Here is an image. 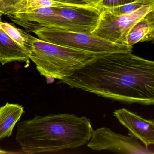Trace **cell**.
<instances>
[{
	"label": "cell",
	"mask_w": 154,
	"mask_h": 154,
	"mask_svg": "<svg viewBox=\"0 0 154 154\" xmlns=\"http://www.w3.org/2000/svg\"><path fill=\"white\" fill-rule=\"evenodd\" d=\"M66 4H72L82 7H91L100 10L103 0H54Z\"/></svg>",
	"instance_id": "13"
},
{
	"label": "cell",
	"mask_w": 154,
	"mask_h": 154,
	"mask_svg": "<svg viewBox=\"0 0 154 154\" xmlns=\"http://www.w3.org/2000/svg\"><path fill=\"white\" fill-rule=\"evenodd\" d=\"M29 51L11 38L0 28V63L5 65L14 62H29Z\"/></svg>",
	"instance_id": "8"
},
{
	"label": "cell",
	"mask_w": 154,
	"mask_h": 154,
	"mask_svg": "<svg viewBox=\"0 0 154 154\" xmlns=\"http://www.w3.org/2000/svg\"><path fill=\"white\" fill-rule=\"evenodd\" d=\"M114 117L128 129V135L140 140L147 148L154 144V122L122 108L113 112Z\"/></svg>",
	"instance_id": "7"
},
{
	"label": "cell",
	"mask_w": 154,
	"mask_h": 154,
	"mask_svg": "<svg viewBox=\"0 0 154 154\" xmlns=\"http://www.w3.org/2000/svg\"><path fill=\"white\" fill-rule=\"evenodd\" d=\"M24 112V107L18 104L7 102L0 107V140L12 135L14 127Z\"/></svg>",
	"instance_id": "9"
},
{
	"label": "cell",
	"mask_w": 154,
	"mask_h": 154,
	"mask_svg": "<svg viewBox=\"0 0 154 154\" xmlns=\"http://www.w3.org/2000/svg\"><path fill=\"white\" fill-rule=\"evenodd\" d=\"M136 1H137V0H122V5L133 2Z\"/></svg>",
	"instance_id": "15"
},
{
	"label": "cell",
	"mask_w": 154,
	"mask_h": 154,
	"mask_svg": "<svg viewBox=\"0 0 154 154\" xmlns=\"http://www.w3.org/2000/svg\"><path fill=\"white\" fill-rule=\"evenodd\" d=\"M60 81L112 100L154 103V62L132 52L100 55Z\"/></svg>",
	"instance_id": "1"
},
{
	"label": "cell",
	"mask_w": 154,
	"mask_h": 154,
	"mask_svg": "<svg viewBox=\"0 0 154 154\" xmlns=\"http://www.w3.org/2000/svg\"><path fill=\"white\" fill-rule=\"evenodd\" d=\"M0 28H1L13 40L26 47V44L28 34L22 29L17 28L12 24L2 22L1 20Z\"/></svg>",
	"instance_id": "12"
},
{
	"label": "cell",
	"mask_w": 154,
	"mask_h": 154,
	"mask_svg": "<svg viewBox=\"0 0 154 154\" xmlns=\"http://www.w3.org/2000/svg\"><path fill=\"white\" fill-rule=\"evenodd\" d=\"M94 131L85 116L68 113L35 115L19 122L16 139L26 154L50 153L85 145Z\"/></svg>",
	"instance_id": "2"
},
{
	"label": "cell",
	"mask_w": 154,
	"mask_h": 154,
	"mask_svg": "<svg viewBox=\"0 0 154 154\" xmlns=\"http://www.w3.org/2000/svg\"><path fill=\"white\" fill-rule=\"evenodd\" d=\"M32 32L43 41L97 54L132 51L133 47L116 45L92 34L49 26L38 28Z\"/></svg>",
	"instance_id": "4"
},
{
	"label": "cell",
	"mask_w": 154,
	"mask_h": 154,
	"mask_svg": "<svg viewBox=\"0 0 154 154\" xmlns=\"http://www.w3.org/2000/svg\"><path fill=\"white\" fill-rule=\"evenodd\" d=\"M152 4H154V0H137L114 8H101L106 10L113 15H121L131 13L143 6Z\"/></svg>",
	"instance_id": "11"
},
{
	"label": "cell",
	"mask_w": 154,
	"mask_h": 154,
	"mask_svg": "<svg viewBox=\"0 0 154 154\" xmlns=\"http://www.w3.org/2000/svg\"><path fill=\"white\" fill-rule=\"evenodd\" d=\"M26 46L37 70L47 79L61 80L100 55L51 44L29 34Z\"/></svg>",
	"instance_id": "3"
},
{
	"label": "cell",
	"mask_w": 154,
	"mask_h": 154,
	"mask_svg": "<svg viewBox=\"0 0 154 154\" xmlns=\"http://www.w3.org/2000/svg\"><path fill=\"white\" fill-rule=\"evenodd\" d=\"M154 38V11L147 14L131 29L128 45L133 47L139 42L153 41Z\"/></svg>",
	"instance_id": "10"
},
{
	"label": "cell",
	"mask_w": 154,
	"mask_h": 154,
	"mask_svg": "<svg viewBox=\"0 0 154 154\" xmlns=\"http://www.w3.org/2000/svg\"><path fill=\"white\" fill-rule=\"evenodd\" d=\"M100 11L98 24L91 34L116 45L128 46V36L131 29L147 14L154 11V4L121 15H113L103 8Z\"/></svg>",
	"instance_id": "5"
},
{
	"label": "cell",
	"mask_w": 154,
	"mask_h": 154,
	"mask_svg": "<svg viewBox=\"0 0 154 154\" xmlns=\"http://www.w3.org/2000/svg\"><path fill=\"white\" fill-rule=\"evenodd\" d=\"M87 146L94 150H109L128 154H154V149L140 143L133 136L116 133L109 128L103 127L94 131Z\"/></svg>",
	"instance_id": "6"
},
{
	"label": "cell",
	"mask_w": 154,
	"mask_h": 154,
	"mask_svg": "<svg viewBox=\"0 0 154 154\" xmlns=\"http://www.w3.org/2000/svg\"><path fill=\"white\" fill-rule=\"evenodd\" d=\"M0 20H1V17H0Z\"/></svg>",
	"instance_id": "16"
},
{
	"label": "cell",
	"mask_w": 154,
	"mask_h": 154,
	"mask_svg": "<svg viewBox=\"0 0 154 154\" xmlns=\"http://www.w3.org/2000/svg\"><path fill=\"white\" fill-rule=\"evenodd\" d=\"M122 5V0H103L101 6V8H114Z\"/></svg>",
	"instance_id": "14"
}]
</instances>
